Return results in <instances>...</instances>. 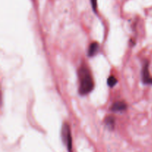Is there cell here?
<instances>
[{
	"mask_svg": "<svg viewBox=\"0 0 152 152\" xmlns=\"http://www.w3.org/2000/svg\"><path fill=\"white\" fill-rule=\"evenodd\" d=\"M104 123H105V125L109 130L112 131L115 128L116 119L113 116H108V117H105V120H104Z\"/></svg>",
	"mask_w": 152,
	"mask_h": 152,
	"instance_id": "6",
	"label": "cell"
},
{
	"mask_svg": "<svg viewBox=\"0 0 152 152\" xmlns=\"http://www.w3.org/2000/svg\"><path fill=\"white\" fill-rule=\"evenodd\" d=\"M62 140L64 145L66 146L68 152H72V136H71V128L67 123H64L62 127Z\"/></svg>",
	"mask_w": 152,
	"mask_h": 152,
	"instance_id": "2",
	"label": "cell"
},
{
	"mask_svg": "<svg viewBox=\"0 0 152 152\" xmlns=\"http://www.w3.org/2000/svg\"><path fill=\"white\" fill-rule=\"evenodd\" d=\"M90 1L94 12L96 13V10H97V0H90Z\"/></svg>",
	"mask_w": 152,
	"mask_h": 152,
	"instance_id": "8",
	"label": "cell"
},
{
	"mask_svg": "<svg viewBox=\"0 0 152 152\" xmlns=\"http://www.w3.org/2000/svg\"><path fill=\"white\" fill-rule=\"evenodd\" d=\"M79 94L81 96L90 94L94 88V82L91 71L86 64H82L78 69Z\"/></svg>",
	"mask_w": 152,
	"mask_h": 152,
	"instance_id": "1",
	"label": "cell"
},
{
	"mask_svg": "<svg viewBox=\"0 0 152 152\" xmlns=\"http://www.w3.org/2000/svg\"><path fill=\"white\" fill-rule=\"evenodd\" d=\"M99 50V45L96 42H94L89 45L88 50V56L89 57H94L96 56Z\"/></svg>",
	"mask_w": 152,
	"mask_h": 152,
	"instance_id": "5",
	"label": "cell"
},
{
	"mask_svg": "<svg viewBox=\"0 0 152 152\" xmlns=\"http://www.w3.org/2000/svg\"><path fill=\"white\" fill-rule=\"evenodd\" d=\"M142 81L143 84L152 85V77L149 72V64L145 61L142 69Z\"/></svg>",
	"mask_w": 152,
	"mask_h": 152,
	"instance_id": "3",
	"label": "cell"
},
{
	"mask_svg": "<svg viewBox=\"0 0 152 152\" xmlns=\"http://www.w3.org/2000/svg\"><path fill=\"white\" fill-rule=\"evenodd\" d=\"M127 104L123 101H117L113 103L111 105V110L113 112H123L127 110Z\"/></svg>",
	"mask_w": 152,
	"mask_h": 152,
	"instance_id": "4",
	"label": "cell"
},
{
	"mask_svg": "<svg viewBox=\"0 0 152 152\" xmlns=\"http://www.w3.org/2000/svg\"><path fill=\"white\" fill-rule=\"evenodd\" d=\"M118 81H117V79L114 76H110L108 78V80H107V83H108V86L109 87L113 88L117 84Z\"/></svg>",
	"mask_w": 152,
	"mask_h": 152,
	"instance_id": "7",
	"label": "cell"
}]
</instances>
